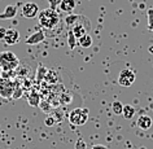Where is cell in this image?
<instances>
[{"instance_id":"21","label":"cell","mask_w":153,"mask_h":149,"mask_svg":"<svg viewBox=\"0 0 153 149\" xmlns=\"http://www.w3.org/2000/svg\"><path fill=\"white\" fill-rule=\"evenodd\" d=\"M59 100H60V104H62V105H68V104H70L71 102V95L69 93V92H64L59 96Z\"/></svg>"},{"instance_id":"17","label":"cell","mask_w":153,"mask_h":149,"mask_svg":"<svg viewBox=\"0 0 153 149\" xmlns=\"http://www.w3.org/2000/svg\"><path fill=\"white\" fill-rule=\"evenodd\" d=\"M27 102L31 106H39V104H40V96H39V93L35 92V91H33V92L29 95V97H27Z\"/></svg>"},{"instance_id":"20","label":"cell","mask_w":153,"mask_h":149,"mask_svg":"<svg viewBox=\"0 0 153 149\" xmlns=\"http://www.w3.org/2000/svg\"><path fill=\"white\" fill-rule=\"evenodd\" d=\"M112 110H113V113L116 114V116H122V110H123V105H122V102L121 101H113L112 102Z\"/></svg>"},{"instance_id":"1","label":"cell","mask_w":153,"mask_h":149,"mask_svg":"<svg viewBox=\"0 0 153 149\" xmlns=\"http://www.w3.org/2000/svg\"><path fill=\"white\" fill-rule=\"evenodd\" d=\"M38 21H39V25L42 30H55L60 26L61 24V18H60V14L56 12L55 9H44L39 12L38 14Z\"/></svg>"},{"instance_id":"5","label":"cell","mask_w":153,"mask_h":149,"mask_svg":"<svg viewBox=\"0 0 153 149\" xmlns=\"http://www.w3.org/2000/svg\"><path fill=\"white\" fill-rule=\"evenodd\" d=\"M136 75L131 69H123L118 75V85L122 87H131L135 83Z\"/></svg>"},{"instance_id":"29","label":"cell","mask_w":153,"mask_h":149,"mask_svg":"<svg viewBox=\"0 0 153 149\" xmlns=\"http://www.w3.org/2000/svg\"><path fill=\"white\" fill-rule=\"evenodd\" d=\"M92 149H108V147H105V145H101V144H95Z\"/></svg>"},{"instance_id":"16","label":"cell","mask_w":153,"mask_h":149,"mask_svg":"<svg viewBox=\"0 0 153 149\" xmlns=\"http://www.w3.org/2000/svg\"><path fill=\"white\" fill-rule=\"evenodd\" d=\"M78 44L81 45L82 48H90L91 45H92V36H91L90 34H86L81 39H78Z\"/></svg>"},{"instance_id":"14","label":"cell","mask_w":153,"mask_h":149,"mask_svg":"<svg viewBox=\"0 0 153 149\" xmlns=\"http://www.w3.org/2000/svg\"><path fill=\"white\" fill-rule=\"evenodd\" d=\"M79 18H81V16L79 14H74V13H69L66 17H65V25L68 26L69 29H71L73 26H74L76 22L79 21Z\"/></svg>"},{"instance_id":"30","label":"cell","mask_w":153,"mask_h":149,"mask_svg":"<svg viewBox=\"0 0 153 149\" xmlns=\"http://www.w3.org/2000/svg\"><path fill=\"white\" fill-rule=\"evenodd\" d=\"M149 52L153 53V45H151V47H149Z\"/></svg>"},{"instance_id":"19","label":"cell","mask_w":153,"mask_h":149,"mask_svg":"<svg viewBox=\"0 0 153 149\" xmlns=\"http://www.w3.org/2000/svg\"><path fill=\"white\" fill-rule=\"evenodd\" d=\"M76 44H78V39L74 36V34H73V31L70 29H69L68 31V45L70 49H74L76 47Z\"/></svg>"},{"instance_id":"24","label":"cell","mask_w":153,"mask_h":149,"mask_svg":"<svg viewBox=\"0 0 153 149\" xmlns=\"http://www.w3.org/2000/svg\"><path fill=\"white\" fill-rule=\"evenodd\" d=\"M39 106H40L42 112H44V113H49L53 109V106L51 105V102H48V101H40Z\"/></svg>"},{"instance_id":"3","label":"cell","mask_w":153,"mask_h":149,"mask_svg":"<svg viewBox=\"0 0 153 149\" xmlns=\"http://www.w3.org/2000/svg\"><path fill=\"white\" fill-rule=\"evenodd\" d=\"M90 116V110L86 108H75L69 114V122L73 126H83L87 123Z\"/></svg>"},{"instance_id":"18","label":"cell","mask_w":153,"mask_h":149,"mask_svg":"<svg viewBox=\"0 0 153 149\" xmlns=\"http://www.w3.org/2000/svg\"><path fill=\"white\" fill-rule=\"evenodd\" d=\"M24 91L25 88L22 87L20 83H14V90H13V95H12V99L13 100H18L24 96Z\"/></svg>"},{"instance_id":"15","label":"cell","mask_w":153,"mask_h":149,"mask_svg":"<svg viewBox=\"0 0 153 149\" xmlns=\"http://www.w3.org/2000/svg\"><path fill=\"white\" fill-rule=\"evenodd\" d=\"M122 116L126 119H132L135 116V108L132 105H123V110H122Z\"/></svg>"},{"instance_id":"28","label":"cell","mask_w":153,"mask_h":149,"mask_svg":"<svg viewBox=\"0 0 153 149\" xmlns=\"http://www.w3.org/2000/svg\"><path fill=\"white\" fill-rule=\"evenodd\" d=\"M5 34H7V27H4V26H0V40L4 39Z\"/></svg>"},{"instance_id":"13","label":"cell","mask_w":153,"mask_h":149,"mask_svg":"<svg viewBox=\"0 0 153 149\" xmlns=\"http://www.w3.org/2000/svg\"><path fill=\"white\" fill-rule=\"evenodd\" d=\"M59 79H60L59 71L52 70V69H48L47 74H45V77H44V81L47 82L48 85H56V83H59Z\"/></svg>"},{"instance_id":"6","label":"cell","mask_w":153,"mask_h":149,"mask_svg":"<svg viewBox=\"0 0 153 149\" xmlns=\"http://www.w3.org/2000/svg\"><path fill=\"white\" fill-rule=\"evenodd\" d=\"M13 90H14V82L13 81L0 77V97L4 99V100L12 99Z\"/></svg>"},{"instance_id":"7","label":"cell","mask_w":153,"mask_h":149,"mask_svg":"<svg viewBox=\"0 0 153 149\" xmlns=\"http://www.w3.org/2000/svg\"><path fill=\"white\" fill-rule=\"evenodd\" d=\"M21 13L25 18L31 20V18L38 17V14H39V7L35 3H26V4L22 5Z\"/></svg>"},{"instance_id":"27","label":"cell","mask_w":153,"mask_h":149,"mask_svg":"<svg viewBox=\"0 0 153 149\" xmlns=\"http://www.w3.org/2000/svg\"><path fill=\"white\" fill-rule=\"evenodd\" d=\"M48 3H49V5H51V9H55L56 10V7L60 5L61 0H48Z\"/></svg>"},{"instance_id":"12","label":"cell","mask_w":153,"mask_h":149,"mask_svg":"<svg viewBox=\"0 0 153 149\" xmlns=\"http://www.w3.org/2000/svg\"><path fill=\"white\" fill-rule=\"evenodd\" d=\"M152 118L148 117V116H140L139 118H137L136 121V126L141 130H148L152 127Z\"/></svg>"},{"instance_id":"10","label":"cell","mask_w":153,"mask_h":149,"mask_svg":"<svg viewBox=\"0 0 153 149\" xmlns=\"http://www.w3.org/2000/svg\"><path fill=\"white\" fill-rule=\"evenodd\" d=\"M60 10L61 12H65V13H73V10L75 9L76 7V1L75 0H61L60 3Z\"/></svg>"},{"instance_id":"25","label":"cell","mask_w":153,"mask_h":149,"mask_svg":"<svg viewBox=\"0 0 153 149\" xmlns=\"http://www.w3.org/2000/svg\"><path fill=\"white\" fill-rule=\"evenodd\" d=\"M56 123H57V121H56V118L53 117V116H48L44 119V125L48 126V127H52V126H55Z\"/></svg>"},{"instance_id":"22","label":"cell","mask_w":153,"mask_h":149,"mask_svg":"<svg viewBox=\"0 0 153 149\" xmlns=\"http://www.w3.org/2000/svg\"><path fill=\"white\" fill-rule=\"evenodd\" d=\"M47 70L48 69H45L44 66H39V69L36 70V81L38 82H40V81H44V77H45V74H47Z\"/></svg>"},{"instance_id":"26","label":"cell","mask_w":153,"mask_h":149,"mask_svg":"<svg viewBox=\"0 0 153 149\" xmlns=\"http://www.w3.org/2000/svg\"><path fill=\"white\" fill-rule=\"evenodd\" d=\"M75 149H87V144H86V141L85 140H81V139H78L75 141Z\"/></svg>"},{"instance_id":"4","label":"cell","mask_w":153,"mask_h":149,"mask_svg":"<svg viewBox=\"0 0 153 149\" xmlns=\"http://www.w3.org/2000/svg\"><path fill=\"white\" fill-rule=\"evenodd\" d=\"M88 29H91V21L87 18L86 16H81L79 18V21L76 22V24L73 26L70 29L73 34H74V36L76 39H81L83 35H86V34H88Z\"/></svg>"},{"instance_id":"11","label":"cell","mask_w":153,"mask_h":149,"mask_svg":"<svg viewBox=\"0 0 153 149\" xmlns=\"http://www.w3.org/2000/svg\"><path fill=\"white\" fill-rule=\"evenodd\" d=\"M17 14V5H7L4 12L0 14V20H12Z\"/></svg>"},{"instance_id":"8","label":"cell","mask_w":153,"mask_h":149,"mask_svg":"<svg viewBox=\"0 0 153 149\" xmlns=\"http://www.w3.org/2000/svg\"><path fill=\"white\" fill-rule=\"evenodd\" d=\"M20 31H18L17 29H13V27H10V29H7V34H5V36H4V40L8 45H13V44H16L20 42Z\"/></svg>"},{"instance_id":"9","label":"cell","mask_w":153,"mask_h":149,"mask_svg":"<svg viewBox=\"0 0 153 149\" xmlns=\"http://www.w3.org/2000/svg\"><path fill=\"white\" fill-rule=\"evenodd\" d=\"M44 40H45V34H44L43 30L39 29V30H36L35 33H33L29 38H26V44L36 45V44L42 43V42H44Z\"/></svg>"},{"instance_id":"23","label":"cell","mask_w":153,"mask_h":149,"mask_svg":"<svg viewBox=\"0 0 153 149\" xmlns=\"http://www.w3.org/2000/svg\"><path fill=\"white\" fill-rule=\"evenodd\" d=\"M147 20H148V30L149 31H153V8H148Z\"/></svg>"},{"instance_id":"2","label":"cell","mask_w":153,"mask_h":149,"mask_svg":"<svg viewBox=\"0 0 153 149\" xmlns=\"http://www.w3.org/2000/svg\"><path fill=\"white\" fill-rule=\"evenodd\" d=\"M18 66H20V60L13 52L10 51L0 52V69H1V71L17 70Z\"/></svg>"}]
</instances>
